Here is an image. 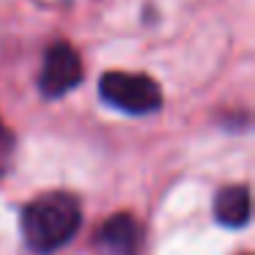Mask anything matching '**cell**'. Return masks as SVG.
Segmentation results:
<instances>
[{"label": "cell", "instance_id": "cell-1", "mask_svg": "<svg viewBox=\"0 0 255 255\" xmlns=\"http://www.w3.org/2000/svg\"><path fill=\"white\" fill-rule=\"evenodd\" d=\"M80 203L66 192L30 200L22 211V233L33 253H55L80 228Z\"/></svg>", "mask_w": 255, "mask_h": 255}, {"label": "cell", "instance_id": "cell-2", "mask_svg": "<svg viewBox=\"0 0 255 255\" xmlns=\"http://www.w3.org/2000/svg\"><path fill=\"white\" fill-rule=\"evenodd\" d=\"M99 94L110 107L129 116H148L162 107V91L148 74L107 72L99 83Z\"/></svg>", "mask_w": 255, "mask_h": 255}, {"label": "cell", "instance_id": "cell-3", "mask_svg": "<svg viewBox=\"0 0 255 255\" xmlns=\"http://www.w3.org/2000/svg\"><path fill=\"white\" fill-rule=\"evenodd\" d=\"M83 80V63L80 55L74 52L72 44L58 41L44 52V63H41L39 74V91L47 99H61L72 88H77Z\"/></svg>", "mask_w": 255, "mask_h": 255}, {"label": "cell", "instance_id": "cell-4", "mask_svg": "<svg viewBox=\"0 0 255 255\" xmlns=\"http://www.w3.org/2000/svg\"><path fill=\"white\" fill-rule=\"evenodd\" d=\"M99 244L113 255H137L140 228L129 214H113L99 231Z\"/></svg>", "mask_w": 255, "mask_h": 255}, {"label": "cell", "instance_id": "cell-5", "mask_svg": "<svg viewBox=\"0 0 255 255\" xmlns=\"http://www.w3.org/2000/svg\"><path fill=\"white\" fill-rule=\"evenodd\" d=\"M214 217L220 225L228 228H242L250 222V189L244 184L220 189L214 200Z\"/></svg>", "mask_w": 255, "mask_h": 255}]
</instances>
